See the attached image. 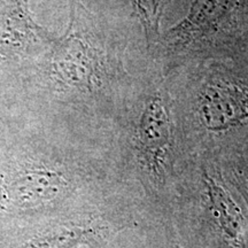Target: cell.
Wrapping results in <instances>:
<instances>
[{
    "label": "cell",
    "mask_w": 248,
    "mask_h": 248,
    "mask_svg": "<svg viewBox=\"0 0 248 248\" xmlns=\"http://www.w3.org/2000/svg\"><path fill=\"white\" fill-rule=\"evenodd\" d=\"M201 122L212 131H225L248 120V88L233 79L216 78L200 95Z\"/></svg>",
    "instance_id": "3"
},
{
    "label": "cell",
    "mask_w": 248,
    "mask_h": 248,
    "mask_svg": "<svg viewBox=\"0 0 248 248\" xmlns=\"http://www.w3.org/2000/svg\"><path fill=\"white\" fill-rule=\"evenodd\" d=\"M141 153L154 170H160L171 144V123L161 99L148 102L138 128Z\"/></svg>",
    "instance_id": "5"
},
{
    "label": "cell",
    "mask_w": 248,
    "mask_h": 248,
    "mask_svg": "<svg viewBox=\"0 0 248 248\" xmlns=\"http://www.w3.org/2000/svg\"><path fill=\"white\" fill-rule=\"evenodd\" d=\"M241 0H194L184 20L167 36L175 44H188L212 35L228 22L240 7Z\"/></svg>",
    "instance_id": "4"
},
{
    "label": "cell",
    "mask_w": 248,
    "mask_h": 248,
    "mask_svg": "<svg viewBox=\"0 0 248 248\" xmlns=\"http://www.w3.org/2000/svg\"><path fill=\"white\" fill-rule=\"evenodd\" d=\"M83 234V231H66L51 237L32 240L22 248H69L75 246Z\"/></svg>",
    "instance_id": "7"
},
{
    "label": "cell",
    "mask_w": 248,
    "mask_h": 248,
    "mask_svg": "<svg viewBox=\"0 0 248 248\" xmlns=\"http://www.w3.org/2000/svg\"><path fill=\"white\" fill-rule=\"evenodd\" d=\"M49 49L48 74L58 83L80 91H92L99 84L97 49L73 15L66 35L55 39Z\"/></svg>",
    "instance_id": "1"
},
{
    "label": "cell",
    "mask_w": 248,
    "mask_h": 248,
    "mask_svg": "<svg viewBox=\"0 0 248 248\" xmlns=\"http://www.w3.org/2000/svg\"><path fill=\"white\" fill-rule=\"evenodd\" d=\"M207 186H208V194L214 214L221 223L223 230L231 237H235L240 228L239 210L237 209L228 193L215 182L209 181Z\"/></svg>",
    "instance_id": "6"
},
{
    "label": "cell",
    "mask_w": 248,
    "mask_h": 248,
    "mask_svg": "<svg viewBox=\"0 0 248 248\" xmlns=\"http://www.w3.org/2000/svg\"><path fill=\"white\" fill-rule=\"evenodd\" d=\"M55 38L33 20L30 0H4L0 4V67L16 66L49 46Z\"/></svg>",
    "instance_id": "2"
}]
</instances>
